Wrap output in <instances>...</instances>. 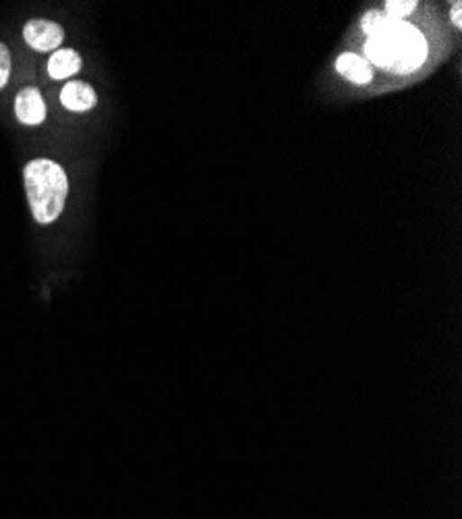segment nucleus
Masks as SVG:
<instances>
[{
    "label": "nucleus",
    "instance_id": "obj_5",
    "mask_svg": "<svg viewBox=\"0 0 462 519\" xmlns=\"http://www.w3.org/2000/svg\"><path fill=\"white\" fill-rule=\"evenodd\" d=\"M60 105L67 111L73 113H87L98 105V96L95 90L86 81H68V84L60 90Z\"/></svg>",
    "mask_w": 462,
    "mask_h": 519
},
{
    "label": "nucleus",
    "instance_id": "obj_11",
    "mask_svg": "<svg viewBox=\"0 0 462 519\" xmlns=\"http://www.w3.org/2000/svg\"><path fill=\"white\" fill-rule=\"evenodd\" d=\"M450 17H452L454 27H457V30H462V3H458V0L450 6Z\"/></svg>",
    "mask_w": 462,
    "mask_h": 519
},
{
    "label": "nucleus",
    "instance_id": "obj_9",
    "mask_svg": "<svg viewBox=\"0 0 462 519\" xmlns=\"http://www.w3.org/2000/svg\"><path fill=\"white\" fill-rule=\"evenodd\" d=\"M388 22V17L384 15L382 11H367L361 19V30L363 33H367V36H376V33L382 30L384 23Z\"/></svg>",
    "mask_w": 462,
    "mask_h": 519
},
{
    "label": "nucleus",
    "instance_id": "obj_2",
    "mask_svg": "<svg viewBox=\"0 0 462 519\" xmlns=\"http://www.w3.org/2000/svg\"><path fill=\"white\" fill-rule=\"evenodd\" d=\"M23 183L32 214L40 224H50L63 214L68 179L63 167L50 159H36L23 168Z\"/></svg>",
    "mask_w": 462,
    "mask_h": 519
},
{
    "label": "nucleus",
    "instance_id": "obj_1",
    "mask_svg": "<svg viewBox=\"0 0 462 519\" xmlns=\"http://www.w3.org/2000/svg\"><path fill=\"white\" fill-rule=\"evenodd\" d=\"M367 63L392 73L417 71L427 59V42L419 27L404 22H385L365 44Z\"/></svg>",
    "mask_w": 462,
    "mask_h": 519
},
{
    "label": "nucleus",
    "instance_id": "obj_4",
    "mask_svg": "<svg viewBox=\"0 0 462 519\" xmlns=\"http://www.w3.org/2000/svg\"><path fill=\"white\" fill-rule=\"evenodd\" d=\"M46 102L36 87H25L15 98V114L23 125H40L46 119Z\"/></svg>",
    "mask_w": 462,
    "mask_h": 519
},
{
    "label": "nucleus",
    "instance_id": "obj_3",
    "mask_svg": "<svg viewBox=\"0 0 462 519\" xmlns=\"http://www.w3.org/2000/svg\"><path fill=\"white\" fill-rule=\"evenodd\" d=\"M23 40L38 52L59 50L65 40V30L59 23L46 19H32L23 27Z\"/></svg>",
    "mask_w": 462,
    "mask_h": 519
},
{
    "label": "nucleus",
    "instance_id": "obj_6",
    "mask_svg": "<svg viewBox=\"0 0 462 519\" xmlns=\"http://www.w3.org/2000/svg\"><path fill=\"white\" fill-rule=\"evenodd\" d=\"M336 71L342 75L344 79L353 81L357 86H367L374 79V69L367 63V59L358 57L355 52H344L336 59Z\"/></svg>",
    "mask_w": 462,
    "mask_h": 519
},
{
    "label": "nucleus",
    "instance_id": "obj_10",
    "mask_svg": "<svg viewBox=\"0 0 462 519\" xmlns=\"http://www.w3.org/2000/svg\"><path fill=\"white\" fill-rule=\"evenodd\" d=\"M9 75H11V52L6 44L0 42V90L9 84Z\"/></svg>",
    "mask_w": 462,
    "mask_h": 519
},
{
    "label": "nucleus",
    "instance_id": "obj_8",
    "mask_svg": "<svg viewBox=\"0 0 462 519\" xmlns=\"http://www.w3.org/2000/svg\"><path fill=\"white\" fill-rule=\"evenodd\" d=\"M417 9V0H388L384 5V15L390 19V22H403L411 15L412 11Z\"/></svg>",
    "mask_w": 462,
    "mask_h": 519
},
{
    "label": "nucleus",
    "instance_id": "obj_7",
    "mask_svg": "<svg viewBox=\"0 0 462 519\" xmlns=\"http://www.w3.org/2000/svg\"><path fill=\"white\" fill-rule=\"evenodd\" d=\"M81 67H84V59L73 48H59V50L52 52L50 60H48V73H50L52 79L59 81L77 75Z\"/></svg>",
    "mask_w": 462,
    "mask_h": 519
}]
</instances>
